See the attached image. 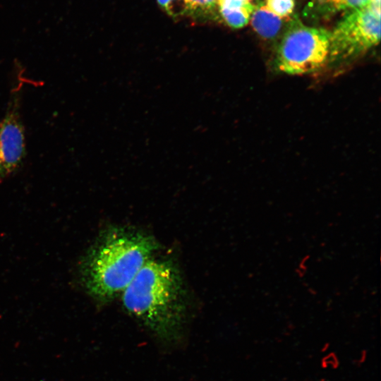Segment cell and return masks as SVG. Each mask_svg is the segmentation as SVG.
<instances>
[{
	"label": "cell",
	"mask_w": 381,
	"mask_h": 381,
	"mask_svg": "<svg viewBox=\"0 0 381 381\" xmlns=\"http://www.w3.org/2000/svg\"><path fill=\"white\" fill-rule=\"evenodd\" d=\"M156 248L155 240L137 231L104 232L80 262L83 286L97 301H109L124 291Z\"/></svg>",
	"instance_id": "1"
},
{
	"label": "cell",
	"mask_w": 381,
	"mask_h": 381,
	"mask_svg": "<svg viewBox=\"0 0 381 381\" xmlns=\"http://www.w3.org/2000/svg\"><path fill=\"white\" fill-rule=\"evenodd\" d=\"M123 304L156 336L178 337L186 314L182 281L167 260L150 259L122 292Z\"/></svg>",
	"instance_id": "2"
},
{
	"label": "cell",
	"mask_w": 381,
	"mask_h": 381,
	"mask_svg": "<svg viewBox=\"0 0 381 381\" xmlns=\"http://www.w3.org/2000/svg\"><path fill=\"white\" fill-rule=\"evenodd\" d=\"M330 32L293 21L283 33L274 66L287 75H305L324 68L328 63Z\"/></svg>",
	"instance_id": "3"
},
{
	"label": "cell",
	"mask_w": 381,
	"mask_h": 381,
	"mask_svg": "<svg viewBox=\"0 0 381 381\" xmlns=\"http://www.w3.org/2000/svg\"><path fill=\"white\" fill-rule=\"evenodd\" d=\"M380 39V8L370 4L353 10L330 32L327 65L351 62L377 45Z\"/></svg>",
	"instance_id": "4"
},
{
	"label": "cell",
	"mask_w": 381,
	"mask_h": 381,
	"mask_svg": "<svg viewBox=\"0 0 381 381\" xmlns=\"http://www.w3.org/2000/svg\"><path fill=\"white\" fill-rule=\"evenodd\" d=\"M0 122V183L23 162L25 153L24 126L19 114L18 92H16Z\"/></svg>",
	"instance_id": "5"
},
{
	"label": "cell",
	"mask_w": 381,
	"mask_h": 381,
	"mask_svg": "<svg viewBox=\"0 0 381 381\" xmlns=\"http://www.w3.org/2000/svg\"><path fill=\"white\" fill-rule=\"evenodd\" d=\"M251 25L255 31L265 40H274L279 35L283 19L271 12L265 5L254 7Z\"/></svg>",
	"instance_id": "6"
},
{
	"label": "cell",
	"mask_w": 381,
	"mask_h": 381,
	"mask_svg": "<svg viewBox=\"0 0 381 381\" xmlns=\"http://www.w3.org/2000/svg\"><path fill=\"white\" fill-rule=\"evenodd\" d=\"M219 11L225 23L232 28H241L249 20L255 6L232 0H217Z\"/></svg>",
	"instance_id": "7"
},
{
	"label": "cell",
	"mask_w": 381,
	"mask_h": 381,
	"mask_svg": "<svg viewBox=\"0 0 381 381\" xmlns=\"http://www.w3.org/2000/svg\"><path fill=\"white\" fill-rule=\"evenodd\" d=\"M321 9L327 12L355 10L371 4L370 0H320Z\"/></svg>",
	"instance_id": "8"
},
{
	"label": "cell",
	"mask_w": 381,
	"mask_h": 381,
	"mask_svg": "<svg viewBox=\"0 0 381 381\" xmlns=\"http://www.w3.org/2000/svg\"><path fill=\"white\" fill-rule=\"evenodd\" d=\"M294 0H266L265 6L282 19L287 18L294 8Z\"/></svg>",
	"instance_id": "9"
},
{
	"label": "cell",
	"mask_w": 381,
	"mask_h": 381,
	"mask_svg": "<svg viewBox=\"0 0 381 381\" xmlns=\"http://www.w3.org/2000/svg\"><path fill=\"white\" fill-rule=\"evenodd\" d=\"M160 7L172 17L190 13L187 0H157Z\"/></svg>",
	"instance_id": "10"
},
{
	"label": "cell",
	"mask_w": 381,
	"mask_h": 381,
	"mask_svg": "<svg viewBox=\"0 0 381 381\" xmlns=\"http://www.w3.org/2000/svg\"><path fill=\"white\" fill-rule=\"evenodd\" d=\"M190 13H212L218 5L217 0H187Z\"/></svg>",
	"instance_id": "11"
},
{
	"label": "cell",
	"mask_w": 381,
	"mask_h": 381,
	"mask_svg": "<svg viewBox=\"0 0 381 381\" xmlns=\"http://www.w3.org/2000/svg\"><path fill=\"white\" fill-rule=\"evenodd\" d=\"M371 4L380 8V0H370Z\"/></svg>",
	"instance_id": "12"
},
{
	"label": "cell",
	"mask_w": 381,
	"mask_h": 381,
	"mask_svg": "<svg viewBox=\"0 0 381 381\" xmlns=\"http://www.w3.org/2000/svg\"><path fill=\"white\" fill-rule=\"evenodd\" d=\"M232 1L242 2V3H250L251 0H232Z\"/></svg>",
	"instance_id": "13"
}]
</instances>
